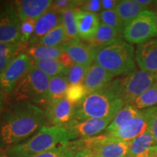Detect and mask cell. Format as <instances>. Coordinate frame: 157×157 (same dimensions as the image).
<instances>
[{"label":"cell","mask_w":157,"mask_h":157,"mask_svg":"<svg viewBox=\"0 0 157 157\" xmlns=\"http://www.w3.org/2000/svg\"><path fill=\"white\" fill-rule=\"evenodd\" d=\"M36 21L26 19L21 21V43L24 44L28 42L34 34Z\"/></svg>","instance_id":"obj_36"},{"label":"cell","mask_w":157,"mask_h":157,"mask_svg":"<svg viewBox=\"0 0 157 157\" xmlns=\"http://www.w3.org/2000/svg\"><path fill=\"white\" fill-rule=\"evenodd\" d=\"M130 105L140 111L157 105V82L137 98Z\"/></svg>","instance_id":"obj_28"},{"label":"cell","mask_w":157,"mask_h":157,"mask_svg":"<svg viewBox=\"0 0 157 157\" xmlns=\"http://www.w3.org/2000/svg\"><path fill=\"white\" fill-rule=\"evenodd\" d=\"M122 37L121 34L118 32L117 30L101 23L97 32L90 41L89 44L97 50L107 46Z\"/></svg>","instance_id":"obj_21"},{"label":"cell","mask_w":157,"mask_h":157,"mask_svg":"<svg viewBox=\"0 0 157 157\" xmlns=\"http://www.w3.org/2000/svg\"><path fill=\"white\" fill-rule=\"evenodd\" d=\"M63 23L61 13L49 9L36 21L34 34L29 41L30 44H36L50 31Z\"/></svg>","instance_id":"obj_19"},{"label":"cell","mask_w":157,"mask_h":157,"mask_svg":"<svg viewBox=\"0 0 157 157\" xmlns=\"http://www.w3.org/2000/svg\"><path fill=\"white\" fill-rule=\"evenodd\" d=\"M0 157H12L7 151H0Z\"/></svg>","instance_id":"obj_45"},{"label":"cell","mask_w":157,"mask_h":157,"mask_svg":"<svg viewBox=\"0 0 157 157\" xmlns=\"http://www.w3.org/2000/svg\"><path fill=\"white\" fill-rule=\"evenodd\" d=\"M90 66H84V65L74 64L72 68L68 69L66 74L70 85L73 84H83L86 74Z\"/></svg>","instance_id":"obj_32"},{"label":"cell","mask_w":157,"mask_h":157,"mask_svg":"<svg viewBox=\"0 0 157 157\" xmlns=\"http://www.w3.org/2000/svg\"><path fill=\"white\" fill-rule=\"evenodd\" d=\"M147 118V129L157 143V105L143 109Z\"/></svg>","instance_id":"obj_35"},{"label":"cell","mask_w":157,"mask_h":157,"mask_svg":"<svg viewBox=\"0 0 157 157\" xmlns=\"http://www.w3.org/2000/svg\"><path fill=\"white\" fill-rule=\"evenodd\" d=\"M76 153V151L68 146V144H64L31 157H74Z\"/></svg>","instance_id":"obj_34"},{"label":"cell","mask_w":157,"mask_h":157,"mask_svg":"<svg viewBox=\"0 0 157 157\" xmlns=\"http://www.w3.org/2000/svg\"><path fill=\"white\" fill-rule=\"evenodd\" d=\"M22 43L5 44L0 43V73L10 64L17 52L22 49Z\"/></svg>","instance_id":"obj_29"},{"label":"cell","mask_w":157,"mask_h":157,"mask_svg":"<svg viewBox=\"0 0 157 157\" xmlns=\"http://www.w3.org/2000/svg\"><path fill=\"white\" fill-rule=\"evenodd\" d=\"M69 41L66 36L64 25H58L54 29L50 31L38 42V44L45 47H58L60 45Z\"/></svg>","instance_id":"obj_27"},{"label":"cell","mask_w":157,"mask_h":157,"mask_svg":"<svg viewBox=\"0 0 157 157\" xmlns=\"http://www.w3.org/2000/svg\"><path fill=\"white\" fill-rule=\"evenodd\" d=\"M135 58L141 71L156 75L157 74V38L137 44Z\"/></svg>","instance_id":"obj_13"},{"label":"cell","mask_w":157,"mask_h":157,"mask_svg":"<svg viewBox=\"0 0 157 157\" xmlns=\"http://www.w3.org/2000/svg\"><path fill=\"white\" fill-rule=\"evenodd\" d=\"M156 80H157V74H156Z\"/></svg>","instance_id":"obj_48"},{"label":"cell","mask_w":157,"mask_h":157,"mask_svg":"<svg viewBox=\"0 0 157 157\" xmlns=\"http://www.w3.org/2000/svg\"><path fill=\"white\" fill-rule=\"evenodd\" d=\"M76 105L66 98L46 105L44 114L47 121L53 126L66 127L74 119Z\"/></svg>","instance_id":"obj_12"},{"label":"cell","mask_w":157,"mask_h":157,"mask_svg":"<svg viewBox=\"0 0 157 157\" xmlns=\"http://www.w3.org/2000/svg\"><path fill=\"white\" fill-rule=\"evenodd\" d=\"M64 52L63 45L58 47H45L42 45H33L26 50V55L34 61L48 59H57Z\"/></svg>","instance_id":"obj_23"},{"label":"cell","mask_w":157,"mask_h":157,"mask_svg":"<svg viewBox=\"0 0 157 157\" xmlns=\"http://www.w3.org/2000/svg\"><path fill=\"white\" fill-rule=\"evenodd\" d=\"M46 122L44 111L34 104L16 102L6 107L0 116V151L30 138Z\"/></svg>","instance_id":"obj_1"},{"label":"cell","mask_w":157,"mask_h":157,"mask_svg":"<svg viewBox=\"0 0 157 157\" xmlns=\"http://www.w3.org/2000/svg\"><path fill=\"white\" fill-rule=\"evenodd\" d=\"M157 145L156 141L148 129L142 134L130 140L129 150L126 157H133L144 154Z\"/></svg>","instance_id":"obj_22"},{"label":"cell","mask_w":157,"mask_h":157,"mask_svg":"<svg viewBox=\"0 0 157 157\" xmlns=\"http://www.w3.org/2000/svg\"><path fill=\"white\" fill-rule=\"evenodd\" d=\"M101 2V7L103 10H114L116 6L119 2V1L116 0H102Z\"/></svg>","instance_id":"obj_40"},{"label":"cell","mask_w":157,"mask_h":157,"mask_svg":"<svg viewBox=\"0 0 157 157\" xmlns=\"http://www.w3.org/2000/svg\"><path fill=\"white\" fill-rule=\"evenodd\" d=\"M155 19L154 12L148 10L143 11L125 26L123 38L127 42L137 44L154 39L157 36Z\"/></svg>","instance_id":"obj_8"},{"label":"cell","mask_w":157,"mask_h":157,"mask_svg":"<svg viewBox=\"0 0 157 157\" xmlns=\"http://www.w3.org/2000/svg\"><path fill=\"white\" fill-rule=\"evenodd\" d=\"M5 100H6L5 93L0 90V116H1L4 107H5Z\"/></svg>","instance_id":"obj_42"},{"label":"cell","mask_w":157,"mask_h":157,"mask_svg":"<svg viewBox=\"0 0 157 157\" xmlns=\"http://www.w3.org/2000/svg\"><path fill=\"white\" fill-rule=\"evenodd\" d=\"M75 10H67L62 12L63 24L64 25L66 36L69 41L80 40L75 20Z\"/></svg>","instance_id":"obj_30"},{"label":"cell","mask_w":157,"mask_h":157,"mask_svg":"<svg viewBox=\"0 0 157 157\" xmlns=\"http://www.w3.org/2000/svg\"><path fill=\"white\" fill-rule=\"evenodd\" d=\"M81 10L90 13H95L101 10V2L100 0H89V1H82L80 5Z\"/></svg>","instance_id":"obj_38"},{"label":"cell","mask_w":157,"mask_h":157,"mask_svg":"<svg viewBox=\"0 0 157 157\" xmlns=\"http://www.w3.org/2000/svg\"><path fill=\"white\" fill-rule=\"evenodd\" d=\"M33 66L34 62L26 54H17L0 73V90L5 93H12Z\"/></svg>","instance_id":"obj_9"},{"label":"cell","mask_w":157,"mask_h":157,"mask_svg":"<svg viewBox=\"0 0 157 157\" xmlns=\"http://www.w3.org/2000/svg\"><path fill=\"white\" fill-rule=\"evenodd\" d=\"M137 2L140 4V5H142L143 7H144L145 8H147L148 5H151L153 2L151 0H137Z\"/></svg>","instance_id":"obj_44"},{"label":"cell","mask_w":157,"mask_h":157,"mask_svg":"<svg viewBox=\"0 0 157 157\" xmlns=\"http://www.w3.org/2000/svg\"><path fill=\"white\" fill-rule=\"evenodd\" d=\"M157 82L156 75L135 69L111 82L125 105H130L141 94Z\"/></svg>","instance_id":"obj_7"},{"label":"cell","mask_w":157,"mask_h":157,"mask_svg":"<svg viewBox=\"0 0 157 157\" xmlns=\"http://www.w3.org/2000/svg\"><path fill=\"white\" fill-rule=\"evenodd\" d=\"M63 45L64 52L76 64L91 66L95 60L96 50L90 44H84L78 40L67 41Z\"/></svg>","instance_id":"obj_16"},{"label":"cell","mask_w":157,"mask_h":157,"mask_svg":"<svg viewBox=\"0 0 157 157\" xmlns=\"http://www.w3.org/2000/svg\"><path fill=\"white\" fill-rule=\"evenodd\" d=\"M21 42V21L15 7L11 3L0 5V43Z\"/></svg>","instance_id":"obj_10"},{"label":"cell","mask_w":157,"mask_h":157,"mask_svg":"<svg viewBox=\"0 0 157 157\" xmlns=\"http://www.w3.org/2000/svg\"><path fill=\"white\" fill-rule=\"evenodd\" d=\"M146 8L140 5L137 0H122L119 1L116 6L115 11L125 26L134 20Z\"/></svg>","instance_id":"obj_20"},{"label":"cell","mask_w":157,"mask_h":157,"mask_svg":"<svg viewBox=\"0 0 157 157\" xmlns=\"http://www.w3.org/2000/svg\"><path fill=\"white\" fill-rule=\"evenodd\" d=\"M57 59H58L60 63H62L65 67H66L67 68H72L74 66V64H75V63L73 61V60H72V59L68 56V55L65 52H63V53L59 56V58Z\"/></svg>","instance_id":"obj_39"},{"label":"cell","mask_w":157,"mask_h":157,"mask_svg":"<svg viewBox=\"0 0 157 157\" xmlns=\"http://www.w3.org/2000/svg\"><path fill=\"white\" fill-rule=\"evenodd\" d=\"M50 79L42 71L33 66L15 86L12 96L16 102L47 105Z\"/></svg>","instance_id":"obj_5"},{"label":"cell","mask_w":157,"mask_h":157,"mask_svg":"<svg viewBox=\"0 0 157 157\" xmlns=\"http://www.w3.org/2000/svg\"><path fill=\"white\" fill-rule=\"evenodd\" d=\"M147 129V118L143 110L136 117L127 121L122 126L109 133H105L108 137L118 140L130 141L142 134Z\"/></svg>","instance_id":"obj_14"},{"label":"cell","mask_w":157,"mask_h":157,"mask_svg":"<svg viewBox=\"0 0 157 157\" xmlns=\"http://www.w3.org/2000/svg\"><path fill=\"white\" fill-rule=\"evenodd\" d=\"M135 52L133 45L120 38L97 49L94 62L114 76L126 74L136 69Z\"/></svg>","instance_id":"obj_4"},{"label":"cell","mask_w":157,"mask_h":157,"mask_svg":"<svg viewBox=\"0 0 157 157\" xmlns=\"http://www.w3.org/2000/svg\"><path fill=\"white\" fill-rule=\"evenodd\" d=\"M88 95V92L83 84L69 85L66 92V98L74 105H77Z\"/></svg>","instance_id":"obj_33"},{"label":"cell","mask_w":157,"mask_h":157,"mask_svg":"<svg viewBox=\"0 0 157 157\" xmlns=\"http://www.w3.org/2000/svg\"><path fill=\"white\" fill-rule=\"evenodd\" d=\"M70 84L66 76H57L50 78L49 83L48 104L58 101L66 98Z\"/></svg>","instance_id":"obj_24"},{"label":"cell","mask_w":157,"mask_h":157,"mask_svg":"<svg viewBox=\"0 0 157 157\" xmlns=\"http://www.w3.org/2000/svg\"><path fill=\"white\" fill-rule=\"evenodd\" d=\"M51 0H19L15 2L20 21L26 19L37 21L52 5Z\"/></svg>","instance_id":"obj_18"},{"label":"cell","mask_w":157,"mask_h":157,"mask_svg":"<svg viewBox=\"0 0 157 157\" xmlns=\"http://www.w3.org/2000/svg\"><path fill=\"white\" fill-rule=\"evenodd\" d=\"M34 66L38 68L46 74L49 77H54L57 76H66L69 68L60 63L58 59H48L34 61Z\"/></svg>","instance_id":"obj_25"},{"label":"cell","mask_w":157,"mask_h":157,"mask_svg":"<svg viewBox=\"0 0 157 157\" xmlns=\"http://www.w3.org/2000/svg\"><path fill=\"white\" fill-rule=\"evenodd\" d=\"M155 16H156L155 22H156V29H157V11H156V13H155Z\"/></svg>","instance_id":"obj_47"},{"label":"cell","mask_w":157,"mask_h":157,"mask_svg":"<svg viewBox=\"0 0 157 157\" xmlns=\"http://www.w3.org/2000/svg\"><path fill=\"white\" fill-rule=\"evenodd\" d=\"M113 77V74L93 62L86 74L83 84L90 94L106 87Z\"/></svg>","instance_id":"obj_17"},{"label":"cell","mask_w":157,"mask_h":157,"mask_svg":"<svg viewBox=\"0 0 157 157\" xmlns=\"http://www.w3.org/2000/svg\"><path fill=\"white\" fill-rule=\"evenodd\" d=\"M99 17L101 23L115 29L118 32L122 34L125 25L118 16L115 10L101 11L99 15Z\"/></svg>","instance_id":"obj_31"},{"label":"cell","mask_w":157,"mask_h":157,"mask_svg":"<svg viewBox=\"0 0 157 157\" xmlns=\"http://www.w3.org/2000/svg\"><path fill=\"white\" fill-rule=\"evenodd\" d=\"M140 110L136 109L132 105H124L115 116L114 119L105 129V133H109L116 130L119 127L124 124L127 121L136 117L140 113Z\"/></svg>","instance_id":"obj_26"},{"label":"cell","mask_w":157,"mask_h":157,"mask_svg":"<svg viewBox=\"0 0 157 157\" xmlns=\"http://www.w3.org/2000/svg\"><path fill=\"white\" fill-rule=\"evenodd\" d=\"M73 140L65 127L44 126L30 138L6 151L12 157H31Z\"/></svg>","instance_id":"obj_3"},{"label":"cell","mask_w":157,"mask_h":157,"mask_svg":"<svg viewBox=\"0 0 157 157\" xmlns=\"http://www.w3.org/2000/svg\"><path fill=\"white\" fill-rule=\"evenodd\" d=\"M82 3V1L79 0H56L52 1L50 9L61 13L67 10H76Z\"/></svg>","instance_id":"obj_37"},{"label":"cell","mask_w":157,"mask_h":157,"mask_svg":"<svg viewBox=\"0 0 157 157\" xmlns=\"http://www.w3.org/2000/svg\"><path fill=\"white\" fill-rule=\"evenodd\" d=\"M114 118H90V119H73L66 125V128L73 137V140L78 138L84 139L97 136L98 134L105 130Z\"/></svg>","instance_id":"obj_11"},{"label":"cell","mask_w":157,"mask_h":157,"mask_svg":"<svg viewBox=\"0 0 157 157\" xmlns=\"http://www.w3.org/2000/svg\"><path fill=\"white\" fill-rule=\"evenodd\" d=\"M74 13L78 36L82 40L90 42L101 25L99 16L81 9H76Z\"/></svg>","instance_id":"obj_15"},{"label":"cell","mask_w":157,"mask_h":157,"mask_svg":"<svg viewBox=\"0 0 157 157\" xmlns=\"http://www.w3.org/2000/svg\"><path fill=\"white\" fill-rule=\"evenodd\" d=\"M148 153L151 157H157V145L151 147L148 151Z\"/></svg>","instance_id":"obj_43"},{"label":"cell","mask_w":157,"mask_h":157,"mask_svg":"<svg viewBox=\"0 0 157 157\" xmlns=\"http://www.w3.org/2000/svg\"><path fill=\"white\" fill-rule=\"evenodd\" d=\"M74 157H98L88 150L79 151L76 153L75 156Z\"/></svg>","instance_id":"obj_41"},{"label":"cell","mask_w":157,"mask_h":157,"mask_svg":"<svg viewBox=\"0 0 157 157\" xmlns=\"http://www.w3.org/2000/svg\"><path fill=\"white\" fill-rule=\"evenodd\" d=\"M133 157H151V156H150V155L148 154V151H147L146 153H144V154L137 155V156H133Z\"/></svg>","instance_id":"obj_46"},{"label":"cell","mask_w":157,"mask_h":157,"mask_svg":"<svg viewBox=\"0 0 157 157\" xmlns=\"http://www.w3.org/2000/svg\"><path fill=\"white\" fill-rule=\"evenodd\" d=\"M67 144L76 152L88 150L98 157H126L130 141L118 140L104 134L89 138L77 139Z\"/></svg>","instance_id":"obj_6"},{"label":"cell","mask_w":157,"mask_h":157,"mask_svg":"<svg viewBox=\"0 0 157 157\" xmlns=\"http://www.w3.org/2000/svg\"><path fill=\"white\" fill-rule=\"evenodd\" d=\"M124 105L110 83L103 90L88 94L76 105L74 119L114 118Z\"/></svg>","instance_id":"obj_2"}]
</instances>
